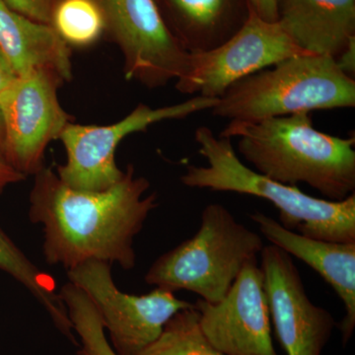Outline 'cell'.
Here are the masks:
<instances>
[{"instance_id": "cell-13", "label": "cell", "mask_w": 355, "mask_h": 355, "mask_svg": "<svg viewBox=\"0 0 355 355\" xmlns=\"http://www.w3.org/2000/svg\"><path fill=\"white\" fill-rule=\"evenodd\" d=\"M270 244L295 257L319 273L338 294L345 308L338 324L343 347L352 340L355 329V243L324 241L287 229L261 211L249 214Z\"/></svg>"}, {"instance_id": "cell-9", "label": "cell", "mask_w": 355, "mask_h": 355, "mask_svg": "<svg viewBox=\"0 0 355 355\" xmlns=\"http://www.w3.org/2000/svg\"><path fill=\"white\" fill-rule=\"evenodd\" d=\"M125 58L128 80L162 87L187 73L191 53L168 28L155 0H96Z\"/></svg>"}, {"instance_id": "cell-21", "label": "cell", "mask_w": 355, "mask_h": 355, "mask_svg": "<svg viewBox=\"0 0 355 355\" xmlns=\"http://www.w3.org/2000/svg\"><path fill=\"white\" fill-rule=\"evenodd\" d=\"M15 12L44 24L51 25L53 11L60 0H2Z\"/></svg>"}, {"instance_id": "cell-23", "label": "cell", "mask_w": 355, "mask_h": 355, "mask_svg": "<svg viewBox=\"0 0 355 355\" xmlns=\"http://www.w3.org/2000/svg\"><path fill=\"white\" fill-rule=\"evenodd\" d=\"M335 60L340 71L355 80V38L352 39L347 48Z\"/></svg>"}, {"instance_id": "cell-2", "label": "cell", "mask_w": 355, "mask_h": 355, "mask_svg": "<svg viewBox=\"0 0 355 355\" xmlns=\"http://www.w3.org/2000/svg\"><path fill=\"white\" fill-rule=\"evenodd\" d=\"M219 137L237 139L252 169L273 181L307 184L334 202L355 193L354 135L342 139L319 132L309 113L231 121Z\"/></svg>"}, {"instance_id": "cell-5", "label": "cell", "mask_w": 355, "mask_h": 355, "mask_svg": "<svg viewBox=\"0 0 355 355\" xmlns=\"http://www.w3.org/2000/svg\"><path fill=\"white\" fill-rule=\"evenodd\" d=\"M263 247L261 235L238 221L227 207L210 203L200 214L197 233L159 257L144 279L149 286L190 291L205 302L217 303Z\"/></svg>"}, {"instance_id": "cell-16", "label": "cell", "mask_w": 355, "mask_h": 355, "mask_svg": "<svg viewBox=\"0 0 355 355\" xmlns=\"http://www.w3.org/2000/svg\"><path fill=\"white\" fill-rule=\"evenodd\" d=\"M181 21L176 39L190 53L214 50L240 28L229 20L232 0H167Z\"/></svg>"}, {"instance_id": "cell-3", "label": "cell", "mask_w": 355, "mask_h": 355, "mask_svg": "<svg viewBox=\"0 0 355 355\" xmlns=\"http://www.w3.org/2000/svg\"><path fill=\"white\" fill-rule=\"evenodd\" d=\"M207 166L190 165L181 182L189 188L231 191L272 202L287 229L324 241L355 243V193L340 202L311 197L297 186L273 181L238 157L232 141L202 125L195 132Z\"/></svg>"}, {"instance_id": "cell-18", "label": "cell", "mask_w": 355, "mask_h": 355, "mask_svg": "<svg viewBox=\"0 0 355 355\" xmlns=\"http://www.w3.org/2000/svg\"><path fill=\"white\" fill-rule=\"evenodd\" d=\"M137 355H225L207 340L198 324L197 310L191 306L168 321L155 342Z\"/></svg>"}, {"instance_id": "cell-24", "label": "cell", "mask_w": 355, "mask_h": 355, "mask_svg": "<svg viewBox=\"0 0 355 355\" xmlns=\"http://www.w3.org/2000/svg\"><path fill=\"white\" fill-rule=\"evenodd\" d=\"M17 74L14 71L10 62H8L3 51L0 49V93L10 87L17 80Z\"/></svg>"}, {"instance_id": "cell-25", "label": "cell", "mask_w": 355, "mask_h": 355, "mask_svg": "<svg viewBox=\"0 0 355 355\" xmlns=\"http://www.w3.org/2000/svg\"><path fill=\"white\" fill-rule=\"evenodd\" d=\"M25 177L11 167L3 158L0 157V193L8 184L18 183L24 180Z\"/></svg>"}, {"instance_id": "cell-19", "label": "cell", "mask_w": 355, "mask_h": 355, "mask_svg": "<svg viewBox=\"0 0 355 355\" xmlns=\"http://www.w3.org/2000/svg\"><path fill=\"white\" fill-rule=\"evenodd\" d=\"M51 26L67 44L84 46L99 39L106 21L96 0H60Z\"/></svg>"}, {"instance_id": "cell-26", "label": "cell", "mask_w": 355, "mask_h": 355, "mask_svg": "<svg viewBox=\"0 0 355 355\" xmlns=\"http://www.w3.org/2000/svg\"><path fill=\"white\" fill-rule=\"evenodd\" d=\"M4 142H6V133H4L3 121H2L1 114H0V157L3 159ZM4 160H6V159H4Z\"/></svg>"}, {"instance_id": "cell-4", "label": "cell", "mask_w": 355, "mask_h": 355, "mask_svg": "<svg viewBox=\"0 0 355 355\" xmlns=\"http://www.w3.org/2000/svg\"><path fill=\"white\" fill-rule=\"evenodd\" d=\"M354 107L355 80L340 71L335 58L302 55L233 83L210 111L230 121H254Z\"/></svg>"}, {"instance_id": "cell-8", "label": "cell", "mask_w": 355, "mask_h": 355, "mask_svg": "<svg viewBox=\"0 0 355 355\" xmlns=\"http://www.w3.org/2000/svg\"><path fill=\"white\" fill-rule=\"evenodd\" d=\"M311 55L298 48L279 22H268L250 10L242 27L214 50L191 53L188 71L178 79L184 94L218 99L229 86L282 60Z\"/></svg>"}, {"instance_id": "cell-11", "label": "cell", "mask_w": 355, "mask_h": 355, "mask_svg": "<svg viewBox=\"0 0 355 355\" xmlns=\"http://www.w3.org/2000/svg\"><path fill=\"white\" fill-rule=\"evenodd\" d=\"M203 335L225 355H279L273 345L270 305L258 258L243 266L217 303L193 304Z\"/></svg>"}, {"instance_id": "cell-17", "label": "cell", "mask_w": 355, "mask_h": 355, "mask_svg": "<svg viewBox=\"0 0 355 355\" xmlns=\"http://www.w3.org/2000/svg\"><path fill=\"white\" fill-rule=\"evenodd\" d=\"M0 270L20 282L50 315L62 335L78 345L67 307L57 292L55 279L44 272L19 249L0 227Z\"/></svg>"}, {"instance_id": "cell-6", "label": "cell", "mask_w": 355, "mask_h": 355, "mask_svg": "<svg viewBox=\"0 0 355 355\" xmlns=\"http://www.w3.org/2000/svg\"><path fill=\"white\" fill-rule=\"evenodd\" d=\"M111 266L85 261L67 270V277L90 299L116 355H137L157 340L175 314L193 304L160 287L144 295L121 291L112 277Z\"/></svg>"}, {"instance_id": "cell-10", "label": "cell", "mask_w": 355, "mask_h": 355, "mask_svg": "<svg viewBox=\"0 0 355 355\" xmlns=\"http://www.w3.org/2000/svg\"><path fill=\"white\" fill-rule=\"evenodd\" d=\"M62 79L40 70L18 77L0 93V114L6 142L4 159L16 171L27 176L43 169L44 153L60 139L70 116L60 106L58 88Z\"/></svg>"}, {"instance_id": "cell-20", "label": "cell", "mask_w": 355, "mask_h": 355, "mask_svg": "<svg viewBox=\"0 0 355 355\" xmlns=\"http://www.w3.org/2000/svg\"><path fill=\"white\" fill-rule=\"evenodd\" d=\"M60 296L67 307L73 330L80 338L78 355H116L105 336L99 315L85 293L71 282L62 287Z\"/></svg>"}, {"instance_id": "cell-1", "label": "cell", "mask_w": 355, "mask_h": 355, "mask_svg": "<svg viewBox=\"0 0 355 355\" xmlns=\"http://www.w3.org/2000/svg\"><path fill=\"white\" fill-rule=\"evenodd\" d=\"M35 176L29 214L33 223L43 226L46 263L67 270L88 261L135 268V237L158 205L156 193L146 196L148 180L135 177L132 165L101 191L69 188L49 168Z\"/></svg>"}, {"instance_id": "cell-12", "label": "cell", "mask_w": 355, "mask_h": 355, "mask_svg": "<svg viewBox=\"0 0 355 355\" xmlns=\"http://www.w3.org/2000/svg\"><path fill=\"white\" fill-rule=\"evenodd\" d=\"M270 320L286 355H322L336 327L330 311L310 300L291 254L275 245L261 254Z\"/></svg>"}, {"instance_id": "cell-7", "label": "cell", "mask_w": 355, "mask_h": 355, "mask_svg": "<svg viewBox=\"0 0 355 355\" xmlns=\"http://www.w3.org/2000/svg\"><path fill=\"white\" fill-rule=\"evenodd\" d=\"M217 99L195 96L188 101L153 109L140 104L132 113L110 125L67 123L60 139L67 151V162L58 168V176L69 188L85 191L108 190L123 176L116 166V150L121 140L144 132L153 123L184 119L211 110Z\"/></svg>"}, {"instance_id": "cell-22", "label": "cell", "mask_w": 355, "mask_h": 355, "mask_svg": "<svg viewBox=\"0 0 355 355\" xmlns=\"http://www.w3.org/2000/svg\"><path fill=\"white\" fill-rule=\"evenodd\" d=\"M252 12L268 22L277 21V0H247Z\"/></svg>"}, {"instance_id": "cell-15", "label": "cell", "mask_w": 355, "mask_h": 355, "mask_svg": "<svg viewBox=\"0 0 355 355\" xmlns=\"http://www.w3.org/2000/svg\"><path fill=\"white\" fill-rule=\"evenodd\" d=\"M0 49L18 77L46 70L62 80L72 77L69 44L53 26L11 10L0 0Z\"/></svg>"}, {"instance_id": "cell-14", "label": "cell", "mask_w": 355, "mask_h": 355, "mask_svg": "<svg viewBox=\"0 0 355 355\" xmlns=\"http://www.w3.org/2000/svg\"><path fill=\"white\" fill-rule=\"evenodd\" d=\"M277 22L301 50L336 60L355 38V0H277Z\"/></svg>"}]
</instances>
